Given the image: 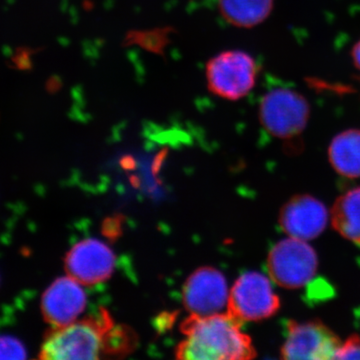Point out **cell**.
<instances>
[{"mask_svg": "<svg viewBox=\"0 0 360 360\" xmlns=\"http://www.w3.org/2000/svg\"><path fill=\"white\" fill-rule=\"evenodd\" d=\"M330 215L333 229L343 238L360 245V187L338 198Z\"/></svg>", "mask_w": 360, "mask_h": 360, "instance_id": "5bb4252c", "label": "cell"}, {"mask_svg": "<svg viewBox=\"0 0 360 360\" xmlns=\"http://www.w3.org/2000/svg\"><path fill=\"white\" fill-rule=\"evenodd\" d=\"M352 58L354 68H356L360 75V39L352 47Z\"/></svg>", "mask_w": 360, "mask_h": 360, "instance_id": "e0dca14e", "label": "cell"}, {"mask_svg": "<svg viewBox=\"0 0 360 360\" xmlns=\"http://www.w3.org/2000/svg\"><path fill=\"white\" fill-rule=\"evenodd\" d=\"M205 72L210 92L234 101L243 98L255 89L259 66L248 52L227 51L210 59Z\"/></svg>", "mask_w": 360, "mask_h": 360, "instance_id": "277c9868", "label": "cell"}, {"mask_svg": "<svg viewBox=\"0 0 360 360\" xmlns=\"http://www.w3.org/2000/svg\"><path fill=\"white\" fill-rule=\"evenodd\" d=\"M319 260L314 248L302 239L279 241L270 250L267 269L272 281L286 290H298L314 279Z\"/></svg>", "mask_w": 360, "mask_h": 360, "instance_id": "5b68a950", "label": "cell"}, {"mask_svg": "<svg viewBox=\"0 0 360 360\" xmlns=\"http://www.w3.org/2000/svg\"><path fill=\"white\" fill-rule=\"evenodd\" d=\"M310 104L288 85H272L260 101L258 117L266 134L283 141H296L309 122Z\"/></svg>", "mask_w": 360, "mask_h": 360, "instance_id": "3957f363", "label": "cell"}, {"mask_svg": "<svg viewBox=\"0 0 360 360\" xmlns=\"http://www.w3.org/2000/svg\"><path fill=\"white\" fill-rule=\"evenodd\" d=\"M82 284L70 276L56 279L41 298L42 315L52 328H60L77 321L86 307V293Z\"/></svg>", "mask_w": 360, "mask_h": 360, "instance_id": "30bf717a", "label": "cell"}, {"mask_svg": "<svg viewBox=\"0 0 360 360\" xmlns=\"http://www.w3.org/2000/svg\"><path fill=\"white\" fill-rule=\"evenodd\" d=\"M274 0H219L222 18L229 25L252 28L262 25L274 11Z\"/></svg>", "mask_w": 360, "mask_h": 360, "instance_id": "4fadbf2b", "label": "cell"}, {"mask_svg": "<svg viewBox=\"0 0 360 360\" xmlns=\"http://www.w3.org/2000/svg\"><path fill=\"white\" fill-rule=\"evenodd\" d=\"M226 279L219 270L202 267L193 272L184 288V302L194 315L220 314L229 304Z\"/></svg>", "mask_w": 360, "mask_h": 360, "instance_id": "9c48e42d", "label": "cell"}, {"mask_svg": "<svg viewBox=\"0 0 360 360\" xmlns=\"http://www.w3.org/2000/svg\"><path fill=\"white\" fill-rule=\"evenodd\" d=\"M336 359H360V338L350 336L341 347Z\"/></svg>", "mask_w": 360, "mask_h": 360, "instance_id": "2e32d148", "label": "cell"}, {"mask_svg": "<svg viewBox=\"0 0 360 360\" xmlns=\"http://www.w3.org/2000/svg\"><path fill=\"white\" fill-rule=\"evenodd\" d=\"M241 322L231 314H191L181 324L184 340L176 357L188 360H243L257 355Z\"/></svg>", "mask_w": 360, "mask_h": 360, "instance_id": "7a4b0ae2", "label": "cell"}, {"mask_svg": "<svg viewBox=\"0 0 360 360\" xmlns=\"http://www.w3.org/2000/svg\"><path fill=\"white\" fill-rule=\"evenodd\" d=\"M65 270L68 276L84 285L103 283L112 276L115 257L110 246L98 239H84L66 255Z\"/></svg>", "mask_w": 360, "mask_h": 360, "instance_id": "ba28073f", "label": "cell"}, {"mask_svg": "<svg viewBox=\"0 0 360 360\" xmlns=\"http://www.w3.org/2000/svg\"><path fill=\"white\" fill-rule=\"evenodd\" d=\"M26 359V349L18 338L9 335H0V359Z\"/></svg>", "mask_w": 360, "mask_h": 360, "instance_id": "9a60e30c", "label": "cell"}, {"mask_svg": "<svg viewBox=\"0 0 360 360\" xmlns=\"http://www.w3.org/2000/svg\"><path fill=\"white\" fill-rule=\"evenodd\" d=\"M329 213L326 205L309 194L293 196L283 206L279 224L290 238L311 240L328 226Z\"/></svg>", "mask_w": 360, "mask_h": 360, "instance_id": "8fae6325", "label": "cell"}, {"mask_svg": "<svg viewBox=\"0 0 360 360\" xmlns=\"http://www.w3.org/2000/svg\"><path fill=\"white\" fill-rule=\"evenodd\" d=\"M329 162L338 174L360 177V129H350L336 135L328 148Z\"/></svg>", "mask_w": 360, "mask_h": 360, "instance_id": "7c38bea8", "label": "cell"}, {"mask_svg": "<svg viewBox=\"0 0 360 360\" xmlns=\"http://www.w3.org/2000/svg\"><path fill=\"white\" fill-rule=\"evenodd\" d=\"M281 307L278 296L269 277L246 272L229 292L227 312L240 321H260L274 316Z\"/></svg>", "mask_w": 360, "mask_h": 360, "instance_id": "8992f818", "label": "cell"}, {"mask_svg": "<svg viewBox=\"0 0 360 360\" xmlns=\"http://www.w3.org/2000/svg\"><path fill=\"white\" fill-rule=\"evenodd\" d=\"M343 343L321 321H290L281 347L284 359H336Z\"/></svg>", "mask_w": 360, "mask_h": 360, "instance_id": "52a82bcc", "label": "cell"}, {"mask_svg": "<svg viewBox=\"0 0 360 360\" xmlns=\"http://www.w3.org/2000/svg\"><path fill=\"white\" fill-rule=\"evenodd\" d=\"M136 335L117 326L105 310L96 316L53 328L45 336L39 357L49 360L101 359L122 357L134 352Z\"/></svg>", "mask_w": 360, "mask_h": 360, "instance_id": "6da1fadb", "label": "cell"}]
</instances>
